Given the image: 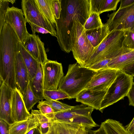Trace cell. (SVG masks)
<instances>
[{
	"label": "cell",
	"instance_id": "1",
	"mask_svg": "<svg viewBox=\"0 0 134 134\" xmlns=\"http://www.w3.org/2000/svg\"><path fill=\"white\" fill-rule=\"evenodd\" d=\"M62 10L56 19L57 39L61 50L69 53L75 45L90 14V0H61Z\"/></svg>",
	"mask_w": 134,
	"mask_h": 134
},
{
	"label": "cell",
	"instance_id": "2",
	"mask_svg": "<svg viewBox=\"0 0 134 134\" xmlns=\"http://www.w3.org/2000/svg\"><path fill=\"white\" fill-rule=\"evenodd\" d=\"M76 63L69 64L66 74L61 79L58 90L66 93L69 99L75 98L85 89L96 73Z\"/></svg>",
	"mask_w": 134,
	"mask_h": 134
},
{
	"label": "cell",
	"instance_id": "3",
	"mask_svg": "<svg viewBox=\"0 0 134 134\" xmlns=\"http://www.w3.org/2000/svg\"><path fill=\"white\" fill-rule=\"evenodd\" d=\"M124 32L125 31L117 30L109 32L102 42L95 48L85 67H88L100 61L112 59L129 52L122 47Z\"/></svg>",
	"mask_w": 134,
	"mask_h": 134
},
{
	"label": "cell",
	"instance_id": "4",
	"mask_svg": "<svg viewBox=\"0 0 134 134\" xmlns=\"http://www.w3.org/2000/svg\"><path fill=\"white\" fill-rule=\"evenodd\" d=\"M92 107L82 104L73 106L68 110L45 115L52 122H60L80 125L88 129L99 126L92 119Z\"/></svg>",
	"mask_w": 134,
	"mask_h": 134
},
{
	"label": "cell",
	"instance_id": "5",
	"mask_svg": "<svg viewBox=\"0 0 134 134\" xmlns=\"http://www.w3.org/2000/svg\"><path fill=\"white\" fill-rule=\"evenodd\" d=\"M133 79V76L118 70L116 78L107 90L99 110L102 113L106 107L127 96Z\"/></svg>",
	"mask_w": 134,
	"mask_h": 134
},
{
	"label": "cell",
	"instance_id": "6",
	"mask_svg": "<svg viewBox=\"0 0 134 134\" xmlns=\"http://www.w3.org/2000/svg\"><path fill=\"white\" fill-rule=\"evenodd\" d=\"M21 6L26 23H31L48 31L52 36L57 37L56 26L44 16L35 0H22Z\"/></svg>",
	"mask_w": 134,
	"mask_h": 134
},
{
	"label": "cell",
	"instance_id": "7",
	"mask_svg": "<svg viewBox=\"0 0 134 134\" xmlns=\"http://www.w3.org/2000/svg\"><path fill=\"white\" fill-rule=\"evenodd\" d=\"M108 16L107 24L109 32L114 30L134 32V3L127 7L118 9Z\"/></svg>",
	"mask_w": 134,
	"mask_h": 134
},
{
	"label": "cell",
	"instance_id": "8",
	"mask_svg": "<svg viewBox=\"0 0 134 134\" xmlns=\"http://www.w3.org/2000/svg\"><path fill=\"white\" fill-rule=\"evenodd\" d=\"M41 66L44 90H57L60 82L64 75L62 63L56 61L48 60Z\"/></svg>",
	"mask_w": 134,
	"mask_h": 134
},
{
	"label": "cell",
	"instance_id": "9",
	"mask_svg": "<svg viewBox=\"0 0 134 134\" xmlns=\"http://www.w3.org/2000/svg\"><path fill=\"white\" fill-rule=\"evenodd\" d=\"M24 16L22 9L12 7L7 10L4 20L13 29L19 42L22 44L30 34L26 27V22Z\"/></svg>",
	"mask_w": 134,
	"mask_h": 134
},
{
	"label": "cell",
	"instance_id": "10",
	"mask_svg": "<svg viewBox=\"0 0 134 134\" xmlns=\"http://www.w3.org/2000/svg\"><path fill=\"white\" fill-rule=\"evenodd\" d=\"M118 70L110 68L101 69L96 73L85 89L107 91L116 78Z\"/></svg>",
	"mask_w": 134,
	"mask_h": 134
},
{
	"label": "cell",
	"instance_id": "11",
	"mask_svg": "<svg viewBox=\"0 0 134 134\" xmlns=\"http://www.w3.org/2000/svg\"><path fill=\"white\" fill-rule=\"evenodd\" d=\"M94 49L88 39L83 28L71 51L77 63L81 66L85 67L90 60Z\"/></svg>",
	"mask_w": 134,
	"mask_h": 134
},
{
	"label": "cell",
	"instance_id": "12",
	"mask_svg": "<svg viewBox=\"0 0 134 134\" xmlns=\"http://www.w3.org/2000/svg\"><path fill=\"white\" fill-rule=\"evenodd\" d=\"M22 44L27 51L41 65L48 60L44 44L38 35L29 34Z\"/></svg>",
	"mask_w": 134,
	"mask_h": 134
},
{
	"label": "cell",
	"instance_id": "13",
	"mask_svg": "<svg viewBox=\"0 0 134 134\" xmlns=\"http://www.w3.org/2000/svg\"><path fill=\"white\" fill-rule=\"evenodd\" d=\"M11 115L14 123L26 120L32 116L27 110L22 94L17 87L12 90Z\"/></svg>",
	"mask_w": 134,
	"mask_h": 134
},
{
	"label": "cell",
	"instance_id": "14",
	"mask_svg": "<svg viewBox=\"0 0 134 134\" xmlns=\"http://www.w3.org/2000/svg\"><path fill=\"white\" fill-rule=\"evenodd\" d=\"M0 83V119L10 125L14 123L11 115L12 90L5 83Z\"/></svg>",
	"mask_w": 134,
	"mask_h": 134
},
{
	"label": "cell",
	"instance_id": "15",
	"mask_svg": "<svg viewBox=\"0 0 134 134\" xmlns=\"http://www.w3.org/2000/svg\"><path fill=\"white\" fill-rule=\"evenodd\" d=\"M15 73L17 88L23 94L27 87L29 82V76L28 69L20 51L16 56Z\"/></svg>",
	"mask_w": 134,
	"mask_h": 134
},
{
	"label": "cell",
	"instance_id": "16",
	"mask_svg": "<svg viewBox=\"0 0 134 134\" xmlns=\"http://www.w3.org/2000/svg\"><path fill=\"white\" fill-rule=\"evenodd\" d=\"M107 91L85 89L78 95L76 98V101L99 110Z\"/></svg>",
	"mask_w": 134,
	"mask_h": 134
},
{
	"label": "cell",
	"instance_id": "17",
	"mask_svg": "<svg viewBox=\"0 0 134 134\" xmlns=\"http://www.w3.org/2000/svg\"><path fill=\"white\" fill-rule=\"evenodd\" d=\"M40 125L37 119L32 115L26 120L14 122L10 125L9 134H26Z\"/></svg>",
	"mask_w": 134,
	"mask_h": 134
},
{
	"label": "cell",
	"instance_id": "18",
	"mask_svg": "<svg viewBox=\"0 0 134 134\" xmlns=\"http://www.w3.org/2000/svg\"><path fill=\"white\" fill-rule=\"evenodd\" d=\"M85 31L88 39L95 48L102 42L109 33L106 23L103 24L101 27Z\"/></svg>",
	"mask_w": 134,
	"mask_h": 134
},
{
	"label": "cell",
	"instance_id": "19",
	"mask_svg": "<svg viewBox=\"0 0 134 134\" xmlns=\"http://www.w3.org/2000/svg\"><path fill=\"white\" fill-rule=\"evenodd\" d=\"M121 0H90V13L115 10Z\"/></svg>",
	"mask_w": 134,
	"mask_h": 134
},
{
	"label": "cell",
	"instance_id": "20",
	"mask_svg": "<svg viewBox=\"0 0 134 134\" xmlns=\"http://www.w3.org/2000/svg\"><path fill=\"white\" fill-rule=\"evenodd\" d=\"M57 134H88L87 129L77 124L60 122H54Z\"/></svg>",
	"mask_w": 134,
	"mask_h": 134
},
{
	"label": "cell",
	"instance_id": "21",
	"mask_svg": "<svg viewBox=\"0 0 134 134\" xmlns=\"http://www.w3.org/2000/svg\"><path fill=\"white\" fill-rule=\"evenodd\" d=\"M19 48L20 52L28 71L30 81L35 76L39 63L29 54L23 44L19 42Z\"/></svg>",
	"mask_w": 134,
	"mask_h": 134
},
{
	"label": "cell",
	"instance_id": "22",
	"mask_svg": "<svg viewBox=\"0 0 134 134\" xmlns=\"http://www.w3.org/2000/svg\"><path fill=\"white\" fill-rule=\"evenodd\" d=\"M31 90L36 97L40 101L44 99L43 97V79L41 65L39 64L37 72L34 78L29 81Z\"/></svg>",
	"mask_w": 134,
	"mask_h": 134
},
{
	"label": "cell",
	"instance_id": "23",
	"mask_svg": "<svg viewBox=\"0 0 134 134\" xmlns=\"http://www.w3.org/2000/svg\"><path fill=\"white\" fill-rule=\"evenodd\" d=\"M134 62V50L112 59L108 64L109 68L119 70Z\"/></svg>",
	"mask_w": 134,
	"mask_h": 134
},
{
	"label": "cell",
	"instance_id": "24",
	"mask_svg": "<svg viewBox=\"0 0 134 134\" xmlns=\"http://www.w3.org/2000/svg\"><path fill=\"white\" fill-rule=\"evenodd\" d=\"M107 134H132L119 121L108 119L102 123Z\"/></svg>",
	"mask_w": 134,
	"mask_h": 134
},
{
	"label": "cell",
	"instance_id": "25",
	"mask_svg": "<svg viewBox=\"0 0 134 134\" xmlns=\"http://www.w3.org/2000/svg\"><path fill=\"white\" fill-rule=\"evenodd\" d=\"M44 16L53 25L56 26V19L52 4V0H35Z\"/></svg>",
	"mask_w": 134,
	"mask_h": 134
},
{
	"label": "cell",
	"instance_id": "26",
	"mask_svg": "<svg viewBox=\"0 0 134 134\" xmlns=\"http://www.w3.org/2000/svg\"><path fill=\"white\" fill-rule=\"evenodd\" d=\"M31 114L37 119L40 125L38 126L41 134H45L48 131L52 122L39 110H32Z\"/></svg>",
	"mask_w": 134,
	"mask_h": 134
},
{
	"label": "cell",
	"instance_id": "27",
	"mask_svg": "<svg viewBox=\"0 0 134 134\" xmlns=\"http://www.w3.org/2000/svg\"><path fill=\"white\" fill-rule=\"evenodd\" d=\"M23 98L26 107L29 112L40 100L35 96L31 90L29 82L25 92L23 94Z\"/></svg>",
	"mask_w": 134,
	"mask_h": 134
},
{
	"label": "cell",
	"instance_id": "28",
	"mask_svg": "<svg viewBox=\"0 0 134 134\" xmlns=\"http://www.w3.org/2000/svg\"><path fill=\"white\" fill-rule=\"evenodd\" d=\"M103 25L100 15L96 13H90L83 28L85 31H86L101 27Z\"/></svg>",
	"mask_w": 134,
	"mask_h": 134
},
{
	"label": "cell",
	"instance_id": "29",
	"mask_svg": "<svg viewBox=\"0 0 134 134\" xmlns=\"http://www.w3.org/2000/svg\"><path fill=\"white\" fill-rule=\"evenodd\" d=\"M43 97L46 100H58L67 98L69 99V96L64 92L58 90H44Z\"/></svg>",
	"mask_w": 134,
	"mask_h": 134
},
{
	"label": "cell",
	"instance_id": "30",
	"mask_svg": "<svg viewBox=\"0 0 134 134\" xmlns=\"http://www.w3.org/2000/svg\"><path fill=\"white\" fill-rule=\"evenodd\" d=\"M122 47L129 52L134 50V32L125 31Z\"/></svg>",
	"mask_w": 134,
	"mask_h": 134
},
{
	"label": "cell",
	"instance_id": "31",
	"mask_svg": "<svg viewBox=\"0 0 134 134\" xmlns=\"http://www.w3.org/2000/svg\"><path fill=\"white\" fill-rule=\"evenodd\" d=\"M42 101L49 104L52 108L54 113H57L68 110L72 108L71 106L62 103L58 100H46Z\"/></svg>",
	"mask_w": 134,
	"mask_h": 134
},
{
	"label": "cell",
	"instance_id": "32",
	"mask_svg": "<svg viewBox=\"0 0 134 134\" xmlns=\"http://www.w3.org/2000/svg\"><path fill=\"white\" fill-rule=\"evenodd\" d=\"M9 2L7 0H0V31L2 29L5 23L4 18L8 9Z\"/></svg>",
	"mask_w": 134,
	"mask_h": 134
},
{
	"label": "cell",
	"instance_id": "33",
	"mask_svg": "<svg viewBox=\"0 0 134 134\" xmlns=\"http://www.w3.org/2000/svg\"><path fill=\"white\" fill-rule=\"evenodd\" d=\"M111 60V59H106L100 61L87 68L96 71L102 69L109 68L108 64Z\"/></svg>",
	"mask_w": 134,
	"mask_h": 134
},
{
	"label": "cell",
	"instance_id": "34",
	"mask_svg": "<svg viewBox=\"0 0 134 134\" xmlns=\"http://www.w3.org/2000/svg\"><path fill=\"white\" fill-rule=\"evenodd\" d=\"M37 107L39 110L43 114H46L54 113L51 107L48 104L43 102L42 101H40Z\"/></svg>",
	"mask_w": 134,
	"mask_h": 134
},
{
	"label": "cell",
	"instance_id": "35",
	"mask_svg": "<svg viewBox=\"0 0 134 134\" xmlns=\"http://www.w3.org/2000/svg\"><path fill=\"white\" fill-rule=\"evenodd\" d=\"M52 4L55 19H58L62 10L61 0H52Z\"/></svg>",
	"mask_w": 134,
	"mask_h": 134
},
{
	"label": "cell",
	"instance_id": "36",
	"mask_svg": "<svg viewBox=\"0 0 134 134\" xmlns=\"http://www.w3.org/2000/svg\"><path fill=\"white\" fill-rule=\"evenodd\" d=\"M127 75L134 76V62L125 66L118 70Z\"/></svg>",
	"mask_w": 134,
	"mask_h": 134
},
{
	"label": "cell",
	"instance_id": "37",
	"mask_svg": "<svg viewBox=\"0 0 134 134\" xmlns=\"http://www.w3.org/2000/svg\"><path fill=\"white\" fill-rule=\"evenodd\" d=\"M30 25L32 31V34H35L36 32L42 34H49L50 33L47 30L41 27L31 23H29Z\"/></svg>",
	"mask_w": 134,
	"mask_h": 134
},
{
	"label": "cell",
	"instance_id": "38",
	"mask_svg": "<svg viewBox=\"0 0 134 134\" xmlns=\"http://www.w3.org/2000/svg\"><path fill=\"white\" fill-rule=\"evenodd\" d=\"M9 125L0 119V134H9Z\"/></svg>",
	"mask_w": 134,
	"mask_h": 134
},
{
	"label": "cell",
	"instance_id": "39",
	"mask_svg": "<svg viewBox=\"0 0 134 134\" xmlns=\"http://www.w3.org/2000/svg\"><path fill=\"white\" fill-rule=\"evenodd\" d=\"M129 102V105L134 107V82L132 83L127 96Z\"/></svg>",
	"mask_w": 134,
	"mask_h": 134
},
{
	"label": "cell",
	"instance_id": "40",
	"mask_svg": "<svg viewBox=\"0 0 134 134\" xmlns=\"http://www.w3.org/2000/svg\"><path fill=\"white\" fill-rule=\"evenodd\" d=\"M119 9L127 7L134 3V0H121Z\"/></svg>",
	"mask_w": 134,
	"mask_h": 134
},
{
	"label": "cell",
	"instance_id": "41",
	"mask_svg": "<svg viewBox=\"0 0 134 134\" xmlns=\"http://www.w3.org/2000/svg\"><path fill=\"white\" fill-rule=\"evenodd\" d=\"M100 128L95 131L89 130H88L90 134H107L103 126L101 125Z\"/></svg>",
	"mask_w": 134,
	"mask_h": 134
},
{
	"label": "cell",
	"instance_id": "42",
	"mask_svg": "<svg viewBox=\"0 0 134 134\" xmlns=\"http://www.w3.org/2000/svg\"><path fill=\"white\" fill-rule=\"evenodd\" d=\"M125 127L126 130L132 134H134V117L131 121Z\"/></svg>",
	"mask_w": 134,
	"mask_h": 134
},
{
	"label": "cell",
	"instance_id": "43",
	"mask_svg": "<svg viewBox=\"0 0 134 134\" xmlns=\"http://www.w3.org/2000/svg\"><path fill=\"white\" fill-rule=\"evenodd\" d=\"M45 134H57V131L54 122H52L48 131Z\"/></svg>",
	"mask_w": 134,
	"mask_h": 134
},
{
	"label": "cell",
	"instance_id": "44",
	"mask_svg": "<svg viewBox=\"0 0 134 134\" xmlns=\"http://www.w3.org/2000/svg\"><path fill=\"white\" fill-rule=\"evenodd\" d=\"M38 126L36 128L33 134H41L39 130Z\"/></svg>",
	"mask_w": 134,
	"mask_h": 134
},
{
	"label": "cell",
	"instance_id": "45",
	"mask_svg": "<svg viewBox=\"0 0 134 134\" xmlns=\"http://www.w3.org/2000/svg\"><path fill=\"white\" fill-rule=\"evenodd\" d=\"M36 128H35L32 129L26 134H33Z\"/></svg>",
	"mask_w": 134,
	"mask_h": 134
},
{
	"label": "cell",
	"instance_id": "46",
	"mask_svg": "<svg viewBox=\"0 0 134 134\" xmlns=\"http://www.w3.org/2000/svg\"><path fill=\"white\" fill-rule=\"evenodd\" d=\"M7 1L11 3L12 4L15 3V0H7Z\"/></svg>",
	"mask_w": 134,
	"mask_h": 134
}]
</instances>
